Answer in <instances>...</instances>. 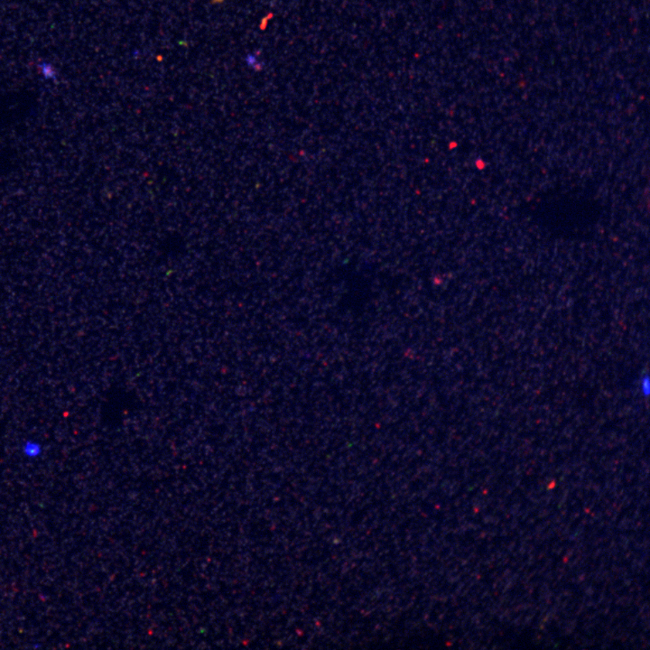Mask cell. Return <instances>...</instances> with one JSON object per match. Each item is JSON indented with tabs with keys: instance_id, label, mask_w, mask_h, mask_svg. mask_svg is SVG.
<instances>
[{
	"instance_id": "6da1fadb",
	"label": "cell",
	"mask_w": 650,
	"mask_h": 650,
	"mask_svg": "<svg viewBox=\"0 0 650 650\" xmlns=\"http://www.w3.org/2000/svg\"><path fill=\"white\" fill-rule=\"evenodd\" d=\"M43 445L35 439H26L21 445V452L26 458L35 460L43 455Z\"/></svg>"
}]
</instances>
